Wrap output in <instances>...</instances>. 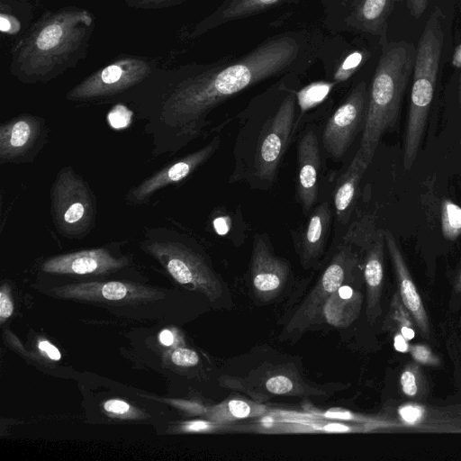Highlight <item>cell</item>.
<instances>
[{
    "mask_svg": "<svg viewBox=\"0 0 461 461\" xmlns=\"http://www.w3.org/2000/svg\"><path fill=\"white\" fill-rule=\"evenodd\" d=\"M299 44L290 36L265 41L239 59L175 84L151 108L140 112L151 155L172 156L196 139L209 113L229 97L286 70L296 59Z\"/></svg>",
    "mask_w": 461,
    "mask_h": 461,
    "instance_id": "cell-1",
    "label": "cell"
},
{
    "mask_svg": "<svg viewBox=\"0 0 461 461\" xmlns=\"http://www.w3.org/2000/svg\"><path fill=\"white\" fill-rule=\"evenodd\" d=\"M95 16L79 6L46 10L10 51V73L23 84L48 83L87 54Z\"/></svg>",
    "mask_w": 461,
    "mask_h": 461,
    "instance_id": "cell-2",
    "label": "cell"
},
{
    "mask_svg": "<svg viewBox=\"0 0 461 461\" xmlns=\"http://www.w3.org/2000/svg\"><path fill=\"white\" fill-rule=\"evenodd\" d=\"M416 48L405 41L384 42L370 91L359 150L367 165L384 132L398 116L401 102L413 71Z\"/></svg>",
    "mask_w": 461,
    "mask_h": 461,
    "instance_id": "cell-3",
    "label": "cell"
},
{
    "mask_svg": "<svg viewBox=\"0 0 461 461\" xmlns=\"http://www.w3.org/2000/svg\"><path fill=\"white\" fill-rule=\"evenodd\" d=\"M444 15L435 7L420 35L413 67V80L402 163L405 170L412 167L425 131L429 111L434 96L444 43Z\"/></svg>",
    "mask_w": 461,
    "mask_h": 461,
    "instance_id": "cell-4",
    "label": "cell"
},
{
    "mask_svg": "<svg viewBox=\"0 0 461 461\" xmlns=\"http://www.w3.org/2000/svg\"><path fill=\"white\" fill-rule=\"evenodd\" d=\"M168 229L147 230L140 248L157 259L179 284L204 294L212 302L222 294L221 282L204 258Z\"/></svg>",
    "mask_w": 461,
    "mask_h": 461,
    "instance_id": "cell-5",
    "label": "cell"
},
{
    "mask_svg": "<svg viewBox=\"0 0 461 461\" xmlns=\"http://www.w3.org/2000/svg\"><path fill=\"white\" fill-rule=\"evenodd\" d=\"M50 214L57 231L82 239L95 228L97 206L94 191L71 166L59 169L50 191Z\"/></svg>",
    "mask_w": 461,
    "mask_h": 461,
    "instance_id": "cell-6",
    "label": "cell"
},
{
    "mask_svg": "<svg viewBox=\"0 0 461 461\" xmlns=\"http://www.w3.org/2000/svg\"><path fill=\"white\" fill-rule=\"evenodd\" d=\"M154 67L148 58L122 55L84 78L68 91L65 98L76 103L105 102L142 83Z\"/></svg>",
    "mask_w": 461,
    "mask_h": 461,
    "instance_id": "cell-7",
    "label": "cell"
},
{
    "mask_svg": "<svg viewBox=\"0 0 461 461\" xmlns=\"http://www.w3.org/2000/svg\"><path fill=\"white\" fill-rule=\"evenodd\" d=\"M357 265V257L348 246L340 247L331 261L292 315L285 333H302L321 321V312L328 298L350 276Z\"/></svg>",
    "mask_w": 461,
    "mask_h": 461,
    "instance_id": "cell-8",
    "label": "cell"
},
{
    "mask_svg": "<svg viewBox=\"0 0 461 461\" xmlns=\"http://www.w3.org/2000/svg\"><path fill=\"white\" fill-rule=\"evenodd\" d=\"M43 117L23 113L0 125V163H32L48 141Z\"/></svg>",
    "mask_w": 461,
    "mask_h": 461,
    "instance_id": "cell-9",
    "label": "cell"
},
{
    "mask_svg": "<svg viewBox=\"0 0 461 461\" xmlns=\"http://www.w3.org/2000/svg\"><path fill=\"white\" fill-rule=\"evenodd\" d=\"M367 102L366 86L362 81L330 116L322 135L323 146L330 156L342 157L360 127H364Z\"/></svg>",
    "mask_w": 461,
    "mask_h": 461,
    "instance_id": "cell-10",
    "label": "cell"
},
{
    "mask_svg": "<svg viewBox=\"0 0 461 461\" xmlns=\"http://www.w3.org/2000/svg\"><path fill=\"white\" fill-rule=\"evenodd\" d=\"M385 425L401 431L461 433V405L438 407L403 402L390 411Z\"/></svg>",
    "mask_w": 461,
    "mask_h": 461,
    "instance_id": "cell-11",
    "label": "cell"
},
{
    "mask_svg": "<svg viewBox=\"0 0 461 461\" xmlns=\"http://www.w3.org/2000/svg\"><path fill=\"white\" fill-rule=\"evenodd\" d=\"M220 143V137L216 136L201 149L165 165L131 188L124 196L125 200L134 205L149 203L151 197L161 189L179 184L190 176L214 154Z\"/></svg>",
    "mask_w": 461,
    "mask_h": 461,
    "instance_id": "cell-12",
    "label": "cell"
},
{
    "mask_svg": "<svg viewBox=\"0 0 461 461\" xmlns=\"http://www.w3.org/2000/svg\"><path fill=\"white\" fill-rule=\"evenodd\" d=\"M296 95L290 93L282 101L269 128L260 140L255 158V174L272 182L289 141L295 113Z\"/></svg>",
    "mask_w": 461,
    "mask_h": 461,
    "instance_id": "cell-13",
    "label": "cell"
},
{
    "mask_svg": "<svg viewBox=\"0 0 461 461\" xmlns=\"http://www.w3.org/2000/svg\"><path fill=\"white\" fill-rule=\"evenodd\" d=\"M128 264L127 257L116 256L108 247H100L49 258L42 263L41 270L59 275H102Z\"/></svg>",
    "mask_w": 461,
    "mask_h": 461,
    "instance_id": "cell-14",
    "label": "cell"
},
{
    "mask_svg": "<svg viewBox=\"0 0 461 461\" xmlns=\"http://www.w3.org/2000/svg\"><path fill=\"white\" fill-rule=\"evenodd\" d=\"M289 264L275 256L262 238L254 241L250 265V283L256 297L264 302L275 299L285 288Z\"/></svg>",
    "mask_w": 461,
    "mask_h": 461,
    "instance_id": "cell-15",
    "label": "cell"
},
{
    "mask_svg": "<svg viewBox=\"0 0 461 461\" xmlns=\"http://www.w3.org/2000/svg\"><path fill=\"white\" fill-rule=\"evenodd\" d=\"M56 295L88 301L141 302L159 297L158 290L119 281L68 285L53 290Z\"/></svg>",
    "mask_w": 461,
    "mask_h": 461,
    "instance_id": "cell-16",
    "label": "cell"
},
{
    "mask_svg": "<svg viewBox=\"0 0 461 461\" xmlns=\"http://www.w3.org/2000/svg\"><path fill=\"white\" fill-rule=\"evenodd\" d=\"M384 241L394 270L398 294L411 315L417 329L424 338L429 336V321L422 300L417 291L404 258L393 235L385 230Z\"/></svg>",
    "mask_w": 461,
    "mask_h": 461,
    "instance_id": "cell-17",
    "label": "cell"
},
{
    "mask_svg": "<svg viewBox=\"0 0 461 461\" xmlns=\"http://www.w3.org/2000/svg\"><path fill=\"white\" fill-rule=\"evenodd\" d=\"M297 192L303 211L308 212L317 200L318 174L321 167L319 143L312 131L305 132L297 147Z\"/></svg>",
    "mask_w": 461,
    "mask_h": 461,
    "instance_id": "cell-18",
    "label": "cell"
},
{
    "mask_svg": "<svg viewBox=\"0 0 461 461\" xmlns=\"http://www.w3.org/2000/svg\"><path fill=\"white\" fill-rule=\"evenodd\" d=\"M400 1L353 0L352 10L346 23L357 31L378 36L385 42L387 20Z\"/></svg>",
    "mask_w": 461,
    "mask_h": 461,
    "instance_id": "cell-19",
    "label": "cell"
},
{
    "mask_svg": "<svg viewBox=\"0 0 461 461\" xmlns=\"http://www.w3.org/2000/svg\"><path fill=\"white\" fill-rule=\"evenodd\" d=\"M384 234H379L370 246L364 266V278L366 288V314L369 322L375 321L381 315V296L384 284Z\"/></svg>",
    "mask_w": 461,
    "mask_h": 461,
    "instance_id": "cell-20",
    "label": "cell"
},
{
    "mask_svg": "<svg viewBox=\"0 0 461 461\" xmlns=\"http://www.w3.org/2000/svg\"><path fill=\"white\" fill-rule=\"evenodd\" d=\"M284 0H225L213 13L196 23L187 34L193 39L232 20L271 8Z\"/></svg>",
    "mask_w": 461,
    "mask_h": 461,
    "instance_id": "cell-21",
    "label": "cell"
},
{
    "mask_svg": "<svg viewBox=\"0 0 461 461\" xmlns=\"http://www.w3.org/2000/svg\"><path fill=\"white\" fill-rule=\"evenodd\" d=\"M362 303L360 292L342 285L328 298L321 320L337 328H347L358 318Z\"/></svg>",
    "mask_w": 461,
    "mask_h": 461,
    "instance_id": "cell-22",
    "label": "cell"
},
{
    "mask_svg": "<svg viewBox=\"0 0 461 461\" xmlns=\"http://www.w3.org/2000/svg\"><path fill=\"white\" fill-rule=\"evenodd\" d=\"M331 218L329 203L319 205L306 225L301 242V259L304 267H308L321 254Z\"/></svg>",
    "mask_w": 461,
    "mask_h": 461,
    "instance_id": "cell-23",
    "label": "cell"
},
{
    "mask_svg": "<svg viewBox=\"0 0 461 461\" xmlns=\"http://www.w3.org/2000/svg\"><path fill=\"white\" fill-rule=\"evenodd\" d=\"M29 0H0V31L3 36L17 42L32 25Z\"/></svg>",
    "mask_w": 461,
    "mask_h": 461,
    "instance_id": "cell-24",
    "label": "cell"
},
{
    "mask_svg": "<svg viewBox=\"0 0 461 461\" xmlns=\"http://www.w3.org/2000/svg\"><path fill=\"white\" fill-rule=\"evenodd\" d=\"M367 167L368 165L358 149L348 169L339 178L334 193V206L339 220L342 221L351 207L359 181Z\"/></svg>",
    "mask_w": 461,
    "mask_h": 461,
    "instance_id": "cell-25",
    "label": "cell"
},
{
    "mask_svg": "<svg viewBox=\"0 0 461 461\" xmlns=\"http://www.w3.org/2000/svg\"><path fill=\"white\" fill-rule=\"evenodd\" d=\"M415 326L411 315L403 305L396 291L390 303L383 329L391 331L393 335L401 333L410 341L415 337Z\"/></svg>",
    "mask_w": 461,
    "mask_h": 461,
    "instance_id": "cell-26",
    "label": "cell"
},
{
    "mask_svg": "<svg viewBox=\"0 0 461 461\" xmlns=\"http://www.w3.org/2000/svg\"><path fill=\"white\" fill-rule=\"evenodd\" d=\"M265 411L262 405L240 399H230L214 406L210 417L216 422H229L236 420L255 417Z\"/></svg>",
    "mask_w": 461,
    "mask_h": 461,
    "instance_id": "cell-27",
    "label": "cell"
},
{
    "mask_svg": "<svg viewBox=\"0 0 461 461\" xmlns=\"http://www.w3.org/2000/svg\"><path fill=\"white\" fill-rule=\"evenodd\" d=\"M400 386L402 393L412 399H421L429 391L426 377L416 363H410L404 367L400 376Z\"/></svg>",
    "mask_w": 461,
    "mask_h": 461,
    "instance_id": "cell-28",
    "label": "cell"
},
{
    "mask_svg": "<svg viewBox=\"0 0 461 461\" xmlns=\"http://www.w3.org/2000/svg\"><path fill=\"white\" fill-rule=\"evenodd\" d=\"M333 85L330 82H315L299 91L296 99L301 111L304 112L321 103L329 95Z\"/></svg>",
    "mask_w": 461,
    "mask_h": 461,
    "instance_id": "cell-29",
    "label": "cell"
},
{
    "mask_svg": "<svg viewBox=\"0 0 461 461\" xmlns=\"http://www.w3.org/2000/svg\"><path fill=\"white\" fill-rule=\"evenodd\" d=\"M441 225L445 238L455 240L461 234V208L445 200L441 209Z\"/></svg>",
    "mask_w": 461,
    "mask_h": 461,
    "instance_id": "cell-30",
    "label": "cell"
},
{
    "mask_svg": "<svg viewBox=\"0 0 461 461\" xmlns=\"http://www.w3.org/2000/svg\"><path fill=\"white\" fill-rule=\"evenodd\" d=\"M264 386L273 394H292L295 390L294 381L285 374L274 375L268 377Z\"/></svg>",
    "mask_w": 461,
    "mask_h": 461,
    "instance_id": "cell-31",
    "label": "cell"
},
{
    "mask_svg": "<svg viewBox=\"0 0 461 461\" xmlns=\"http://www.w3.org/2000/svg\"><path fill=\"white\" fill-rule=\"evenodd\" d=\"M364 59V54L360 51H355L348 55L334 74L336 82H342L349 78L358 68Z\"/></svg>",
    "mask_w": 461,
    "mask_h": 461,
    "instance_id": "cell-32",
    "label": "cell"
},
{
    "mask_svg": "<svg viewBox=\"0 0 461 461\" xmlns=\"http://www.w3.org/2000/svg\"><path fill=\"white\" fill-rule=\"evenodd\" d=\"M409 353L418 364L425 366H438L440 364V359L427 345H411Z\"/></svg>",
    "mask_w": 461,
    "mask_h": 461,
    "instance_id": "cell-33",
    "label": "cell"
},
{
    "mask_svg": "<svg viewBox=\"0 0 461 461\" xmlns=\"http://www.w3.org/2000/svg\"><path fill=\"white\" fill-rule=\"evenodd\" d=\"M129 7L143 10L162 9L175 6L185 0H124Z\"/></svg>",
    "mask_w": 461,
    "mask_h": 461,
    "instance_id": "cell-34",
    "label": "cell"
},
{
    "mask_svg": "<svg viewBox=\"0 0 461 461\" xmlns=\"http://www.w3.org/2000/svg\"><path fill=\"white\" fill-rule=\"evenodd\" d=\"M171 360L178 366L189 367L198 364L199 357L192 349L177 348L171 353Z\"/></svg>",
    "mask_w": 461,
    "mask_h": 461,
    "instance_id": "cell-35",
    "label": "cell"
},
{
    "mask_svg": "<svg viewBox=\"0 0 461 461\" xmlns=\"http://www.w3.org/2000/svg\"><path fill=\"white\" fill-rule=\"evenodd\" d=\"M104 408L106 411L116 415H125L129 413L136 414L135 410L131 405L124 401L117 399L105 402Z\"/></svg>",
    "mask_w": 461,
    "mask_h": 461,
    "instance_id": "cell-36",
    "label": "cell"
},
{
    "mask_svg": "<svg viewBox=\"0 0 461 461\" xmlns=\"http://www.w3.org/2000/svg\"><path fill=\"white\" fill-rule=\"evenodd\" d=\"M14 312L13 302L7 294V289L5 285L2 286L0 291V318L1 321L8 319Z\"/></svg>",
    "mask_w": 461,
    "mask_h": 461,
    "instance_id": "cell-37",
    "label": "cell"
},
{
    "mask_svg": "<svg viewBox=\"0 0 461 461\" xmlns=\"http://www.w3.org/2000/svg\"><path fill=\"white\" fill-rule=\"evenodd\" d=\"M429 0H406V5L411 16L418 19L427 9Z\"/></svg>",
    "mask_w": 461,
    "mask_h": 461,
    "instance_id": "cell-38",
    "label": "cell"
},
{
    "mask_svg": "<svg viewBox=\"0 0 461 461\" xmlns=\"http://www.w3.org/2000/svg\"><path fill=\"white\" fill-rule=\"evenodd\" d=\"M38 347L41 351H45L50 358L53 360H59L60 358L59 349L49 341L41 340L39 342Z\"/></svg>",
    "mask_w": 461,
    "mask_h": 461,
    "instance_id": "cell-39",
    "label": "cell"
},
{
    "mask_svg": "<svg viewBox=\"0 0 461 461\" xmlns=\"http://www.w3.org/2000/svg\"><path fill=\"white\" fill-rule=\"evenodd\" d=\"M393 336L394 348L399 352L408 353L411 347L409 340L401 333H395Z\"/></svg>",
    "mask_w": 461,
    "mask_h": 461,
    "instance_id": "cell-40",
    "label": "cell"
},
{
    "mask_svg": "<svg viewBox=\"0 0 461 461\" xmlns=\"http://www.w3.org/2000/svg\"><path fill=\"white\" fill-rule=\"evenodd\" d=\"M159 341L165 346H171L175 341V336L170 330H163L159 334Z\"/></svg>",
    "mask_w": 461,
    "mask_h": 461,
    "instance_id": "cell-41",
    "label": "cell"
},
{
    "mask_svg": "<svg viewBox=\"0 0 461 461\" xmlns=\"http://www.w3.org/2000/svg\"><path fill=\"white\" fill-rule=\"evenodd\" d=\"M207 426L208 423L204 421H192L187 423L185 427L187 430H200L205 429Z\"/></svg>",
    "mask_w": 461,
    "mask_h": 461,
    "instance_id": "cell-42",
    "label": "cell"
},
{
    "mask_svg": "<svg viewBox=\"0 0 461 461\" xmlns=\"http://www.w3.org/2000/svg\"><path fill=\"white\" fill-rule=\"evenodd\" d=\"M453 64L456 67H461V46L456 50L453 59Z\"/></svg>",
    "mask_w": 461,
    "mask_h": 461,
    "instance_id": "cell-43",
    "label": "cell"
},
{
    "mask_svg": "<svg viewBox=\"0 0 461 461\" xmlns=\"http://www.w3.org/2000/svg\"><path fill=\"white\" fill-rule=\"evenodd\" d=\"M455 290L461 295V268L456 279Z\"/></svg>",
    "mask_w": 461,
    "mask_h": 461,
    "instance_id": "cell-44",
    "label": "cell"
},
{
    "mask_svg": "<svg viewBox=\"0 0 461 461\" xmlns=\"http://www.w3.org/2000/svg\"><path fill=\"white\" fill-rule=\"evenodd\" d=\"M458 99H459V105H460V108H461V81H460V86H459Z\"/></svg>",
    "mask_w": 461,
    "mask_h": 461,
    "instance_id": "cell-45",
    "label": "cell"
},
{
    "mask_svg": "<svg viewBox=\"0 0 461 461\" xmlns=\"http://www.w3.org/2000/svg\"><path fill=\"white\" fill-rule=\"evenodd\" d=\"M29 1H33V2H35V3H39V2H41V0H29Z\"/></svg>",
    "mask_w": 461,
    "mask_h": 461,
    "instance_id": "cell-46",
    "label": "cell"
}]
</instances>
